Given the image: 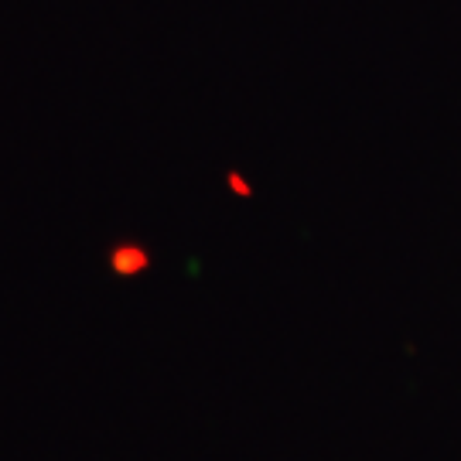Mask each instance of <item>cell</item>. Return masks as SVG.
Here are the masks:
<instances>
[{"instance_id":"1","label":"cell","mask_w":461,"mask_h":461,"mask_svg":"<svg viewBox=\"0 0 461 461\" xmlns=\"http://www.w3.org/2000/svg\"><path fill=\"white\" fill-rule=\"evenodd\" d=\"M110 270H113L116 277H140L144 270L150 267V253L140 243H133V240H123V243H116L110 249Z\"/></svg>"}]
</instances>
